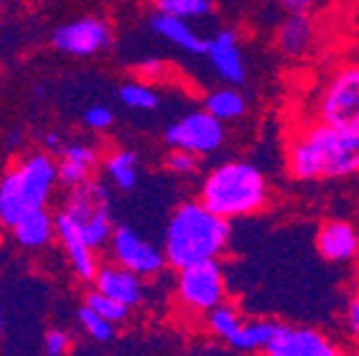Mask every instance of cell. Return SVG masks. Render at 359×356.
<instances>
[{"mask_svg":"<svg viewBox=\"0 0 359 356\" xmlns=\"http://www.w3.org/2000/svg\"><path fill=\"white\" fill-rule=\"evenodd\" d=\"M95 289L125 306L142 304V299H145V282H142V277L120 267V264H102L97 269Z\"/></svg>","mask_w":359,"mask_h":356,"instance_id":"5bb4252c","label":"cell"},{"mask_svg":"<svg viewBox=\"0 0 359 356\" xmlns=\"http://www.w3.org/2000/svg\"><path fill=\"white\" fill-rule=\"evenodd\" d=\"M227 296V279L219 259L200 262L177 272V301L190 314H210Z\"/></svg>","mask_w":359,"mask_h":356,"instance_id":"8992f818","label":"cell"},{"mask_svg":"<svg viewBox=\"0 0 359 356\" xmlns=\"http://www.w3.org/2000/svg\"><path fill=\"white\" fill-rule=\"evenodd\" d=\"M112 259L120 267L130 269V272L145 277H157L168 267V259H165V252L157 249L155 245L140 237L130 227H115V234L110 240Z\"/></svg>","mask_w":359,"mask_h":356,"instance_id":"ba28073f","label":"cell"},{"mask_svg":"<svg viewBox=\"0 0 359 356\" xmlns=\"http://www.w3.org/2000/svg\"><path fill=\"white\" fill-rule=\"evenodd\" d=\"M112 40L107 22L100 18H80L53 30V45L67 55H95Z\"/></svg>","mask_w":359,"mask_h":356,"instance_id":"30bf717a","label":"cell"},{"mask_svg":"<svg viewBox=\"0 0 359 356\" xmlns=\"http://www.w3.org/2000/svg\"><path fill=\"white\" fill-rule=\"evenodd\" d=\"M115 123V115H112L110 107L105 105H93L85 110V125L93 130H107Z\"/></svg>","mask_w":359,"mask_h":356,"instance_id":"83f0119b","label":"cell"},{"mask_svg":"<svg viewBox=\"0 0 359 356\" xmlns=\"http://www.w3.org/2000/svg\"><path fill=\"white\" fill-rule=\"evenodd\" d=\"M78 319L80 324H83V329L88 331L90 336L95 341H100V344H105V341L112 339V334H115V324L107 322V319H102L97 312H93L90 306H80L78 309Z\"/></svg>","mask_w":359,"mask_h":356,"instance_id":"484cf974","label":"cell"},{"mask_svg":"<svg viewBox=\"0 0 359 356\" xmlns=\"http://www.w3.org/2000/svg\"><path fill=\"white\" fill-rule=\"evenodd\" d=\"M275 45L285 57H304L314 45V20L309 13H287L275 30Z\"/></svg>","mask_w":359,"mask_h":356,"instance_id":"9a60e30c","label":"cell"},{"mask_svg":"<svg viewBox=\"0 0 359 356\" xmlns=\"http://www.w3.org/2000/svg\"><path fill=\"white\" fill-rule=\"evenodd\" d=\"M150 28L155 35H160L170 45L190 53V55H205V50H208V40L202 38L200 33H195L190 28V22L182 20V18H172L155 11L150 15Z\"/></svg>","mask_w":359,"mask_h":356,"instance_id":"2e32d148","label":"cell"},{"mask_svg":"<svg viewBox=\"0 0 359 356\" xmlns=\"http://www.w3.org/2000/svg\"><path fill=\"white\" fill-rule=\"evenodd\" d=\"M85 306H90L93 312H97L102 319H107V322H112V324L125 322V319H128V312H130V306L110 299V296H105L97 289H93L88 296H85Z\"/></svg>","mask_w":359,"mask_h":356,"instance_id":"d4e9b609","label":"cell"},{"mask_svg":"<svg viewBox=\"0 0 359 356\" xmlns=\"http://www.w3.org/2000/svg\"><path fill=\"white\" fill-rule=\"evenodd\" d=\"M57 182V165L48 155H30L0 179V222L15 227L22 217L45 210Z\"/></svg>","mask_w":359,"mask_h":356,"instance_id":"277c9868","label":"cell"},{"mask_svg":"<svg viewBox=\"0 0 359 356\" xmlns=\"http://www.w3.org/2000/svg\"><path fill=\"white\" fill-rule=\"evenodd\" d=\"M118 95L120 102L130 110H155L160 105V95L145 83H125Z\"/></svg>","mask_w":359,"mask_h":356,"instance_id":"cb8c5ba5","label":"cell"},{"mask_svg":"<svg viewBox=\"0 0 359 356\" xmlns=\"http://www.w3.org/2000/svg\"><path fill=\"white\" fill-rule=\"evenodd\" d=\"M165 167L170 170L177 177H187V174H195L200 167V157L192 155L187 150H170L165 155Z\"/></svg>","mask_w":359,"mask_h":356,"instance_id":"4316f807","label":"cell"},{"mask_svg":"<svg viewBox=\"0 0 359 356\" xmlns=\"http://www.w3.org/2000/svg\"><path fill=\"white\" fill-rule=\"evenodd\" d=\"M0 334H3V312H0Z\"/></svg>","mask_w":359,"mask_h":356,"instance_id":"836d02e7","label":"cell"},{"mask_svg":"<svg viewBox=\"0 0 359 356\" xmlns=\"http://www.w3.org/2000/svg\"><path fill=\"white\" fill-rule=\"evenodd\" d=\"M232 237L230 219L219 217L200 200L182 202L170 214L163 252L175 272L200 262H212L227 252Z\"/></svg>","mask_w":359,"mask_h":356,"instance_id":"7a4b0ae2","label":"cell"},{"mask_svg":"<svg viewBox=\"0 0 359 356\" xmlns=\"http://www.w3.org/2000/svg\"><path fill=\"white\" fill-rule=\"evenodd\" d=\"M344 329L352 339H359V294H354L347 301V309H344Z\"/></svg>","mask_w":359,"mask_h":356,"instance_id":"f546056e","label":"cell"},{"mask_svg":"<svg viewBox=\"0 0 359 356\" xmlns=\"http://www.w3.org/2000/svg\"><path fill=\"white\" fill-rule=\"evenodd\" d=\"M197 200L224 219L252 217L272 200L269 179L255 162L227 160L210 170L200 182Z\"/></svg>","mask_w":359,"mask_h":356,"instance_id":"3957f363","label":"cell"},{"mask_svg":"<svg viewBox=\"0 0 359 356\" xmlns=\"http://www.w3.org/2000/svg\"><path fill=\"white\" fill-rule=\"evenodd\" d=\"M45 147H48V150H62L60 135H57V132H48V135H45Z\"/></svg>","mask_w":359,"mask_h":356,"instance_id":"d6a6232c","label":"cell"},{"mask_svg":"<svg viewBox=\"0 0 359 356\" xmlns=\"http://www.w3.org/2000/svg\"><path fill=\"white\" fill-rule=\"evenodd\" d=\"M264 356H349L342 344L314 327L280 324Z\"/></svg>","mask_w":359,"mask_h":356,"instance_id":"9c48e42d","label":"cell"},{"mask_svg":"<svg viewBox=\"0 0 359 356\" xmlns=\"http://www.w3.org/2000/svg\"><path fill=\"white\" fill-rule=\"evenodd\" d=\"M309 120L359 128V62H342L322 80L309 105Z\"/></svg>","mask_w":359,"mask_h":356,"instance_id":"5b68a950","label":"cell"},{"mask_svg":"<svg viewBox=\"0 0 359 356\" xmlns=\"http://www.w3.org/2000/svg\"><path fill=\"white\" fill-rule=\"evenodd\" d=\"M275 3L287 13H309V8L314 6V0H275Z\"/></svg>","mask_w":359,"mask_h":356,"instance_id":"4dcf8cb0","label":"cell"},{"mask_svg":"<svg viewBox=\"0 0 359 356\" xmlns=\"http://www.w3.org/2000/svg\"><path fill=\"white\" fill-rule=\"evenodd\" d=\"M53 232H55V217L48 214V210H38L28 217H22L20 222L13 227V234L20 247L25 249H38L45 247L53 240Z\"/></svg>","mask_w":359,"mask_h":356,"instance_id":"ffe728a7","label":"cell"},{"mask_svg":"<svg viewBox=\"0 0 359 356\" xmlns=\"http://www.w3.org/2000/svg\"><path fill=\"white\" fill-rule=\"evenodd\" d=\"M105 172L115 187L130 192L137 184V155L130 150L112 152L105 160Z\"/></svg>","mask_w":359,"mask_h":356,"instance_id":"7402d4cb","label":"cell"},{"mask_svg":"<svg viewBox=\"0 0 359 356\" xmlns=\"http://www.w3.org/2000/svg\"><path fill=\"white\" fill-rule=\"evenodd\" d=\"M285 167L294 182H330L359 174V128L304 120L287 137Z\"/></svg>","mask_w":359,"mask_h":356,"instance_id":"6da1fadb","label":"cell"},{"mask_svg":"<svg viewBox=\"0 0 359 356\" xmlns=\"http://www.w3.org/2000/svg\"><path fill=\"white\" fill-rule=\"evenodd\" d=\"M314 247L330 264H349L359 256V229L349 219H325L314 234Z\"/></svg>","mask_w":359,"mask_h":356,"instance_id":"7c38bea8","label":"cell"},{"mask_svg":"<svg viewBox=\"0 0 359 356\" xmlns=\"http://www.w3.org/2000/svg\"><path fill=\"white\" fill-rule=\"evenodd\" d=\"M202 107L215 115L217 120L227 123H237L247 115V97L242 95L240 88H232V85H222V88H215L205 95Z\"/></svg>","mask_w":359,"mask_h":356,"instance_id":"ac0fdd59","label":"cell"},{"mask_svg":"<svg viewBox=\"0 0 359 356\" xmlns=\"http://www.w3.org/2000/svg\"><path fill=\"white\" fill-rule=\"evenodd\" d=\"M155 11L182 20H200L215 11V0H155Z\"/></svg>","mask_w":359,"mask_h":356,"instance_id":"603a6c76","label":"cell"},{"mask_svg":"<svg viewBox=\"0 0 359 356\" xmlns=\"http://www.w3.org/2000/svg\"><path fill=\"white\" fill-rule=\"evenodd\" d=\"M55 232L60 237L62 247H65L67 256H70V264H73L75 274L80 279H85V282H95V274L100 267H97L95 256H93V247L83 237V229L78 227V222L67 217L65 212H57Z\"/></svg>","mask_w":359,"mask_h":356,"instance_id":"4fadbf2b","label":"cell"},{"mask_svg":"<svg viewBox=\"0 0 359 356\" xmlns=\"http://www.w3.org/2000/svg\"><path fill=\"white\" fill-rule=\"evenodd\" d=\"M277 329H280V322H275V319H245L240 331L232 336L227 346L242 351V354H255V351L264 354L272 339H275Z\"/></svg>","mask_w":359,"mask_h":356,"instance_id":"d6986e66","label":"cell"},{"mask_svg":"<svg viewBox=\"0 0 359 356\" xmlns=\"http://www.w3.org/2000/svg\"><path fill=\"white\" fill-rule=\"evenodd\" d=\"M227 139V128L222 120L210 115L205 107L182 115L165 128V142L170 150H187L197 157L215 155Z\"/></svg>","mask_w":359,"mask_h":356,"instance_id":"52a82bcc","label":"cell"},{"mask_svg":"<svg viewBox=\"0 0 359 356\" xmlns=\"http://www.w3.org/2000/svg\"><path fill=\"white\" fill-rule=\"evenodd\" d=\"M210 67L215 70L224 85L232 88H242L247 83V62L245 53H242L240 35L235 30H217L212 38L208 40V50H205Z\"/></svg>","mask_w":359,"mask_h":356,"instance_id":"8fae6325","label":"cell"},{"mask_svg":"<svg viewBox=\"0 0 359 356\" xmlns=\"http://www.w3.org/2000/svg\"><path fill=\"white\" fill-rule=\"evenodd\" d=\"M97 165V152L95 147L75 142L60 150V165H57V182L67 189H75L80 184L88 182L90 170Z\"/></svg>","mask_w":359,"mask_h":356,"instance_id":"e0dca14e","label":"cell"},{"mask_svg":"<svg viewBox=\"0 0 359 356\" xmlns=\"http://www.w3.org/2000/svg\"><path fill=\"white\" fill-rule=\"evenodd\" d=\"M242 324H245V317H242L240 309H237L235 304H230V301H222V304L215 306L210 314H205V327H208V331L215 339L224 341V344H230V339L240 331Z\"/></svg>","mask_w":359,"mask_h":356,"instance_id":"44dd1931","label":"cell"},{"mask_svg":"<svg viewBox=\"0 0 359 356\" xmlns=\"http://www.w3.org/2000/svg\"><path fill=\"white\" fill-rule=\"evenodd\" d=\"M145 78H157V75L163 73V62L160 60H155V57H147V60H142L140 62V67H137Z\"/></svg>","mask_w":359,"mask_h":356,"instance_id":"1f68e13d","label":"cell"},{"mask_svg":"<svg viewBox=\"0 0 359 356\" xmlns=\"http://www.w3.org/2000/svg\"><path fill=\"white\" fill-rule=\"evenodd\" d=\"M67 349H70V336L62 329H50L45 334V354L48 356H65Z\"/></svg>","mask_w":359,"mask_h":356,"instance_id":"f1b7e54d","label":"cell"}]
</instances>
